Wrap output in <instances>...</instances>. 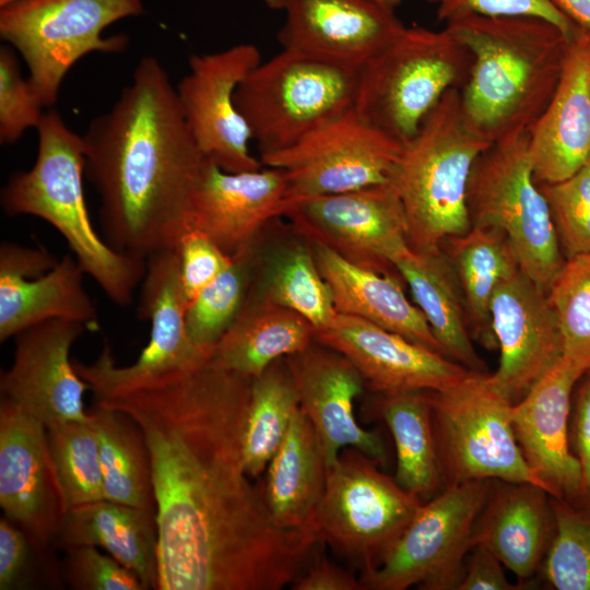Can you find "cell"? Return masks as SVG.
<instances>
[{
    "mask_svg": "<svg viewBox=\"0 0 590 590\" xmlns=\"http://www.w3.org/2000/svg\"><path fill=\"white\" fill-rule=\"evenodd\" d=\"M252 378L211 361L95 398L128 415L150 456L156 590H280L311 559L310 524L272 521L244 462Z\"/></svg>",
    "mask_w": 590,
    "mask_h": 590,
    "instance_id": "1",
    "label": "cell"
},
{
    "mask_svg": "<svg viewBox=\"0 0 590 590\" xmlns=\"http://www.w3.org/2000/svg\"><path fill=\"white\" fill-rule=\"evenodd\" d=\"M82 139L106 243L145 259L176 249L188 232L189 202L205 157L155 57L141 58L130 84Z\"/></svg>",
    "mask_w": 590,
    "mask_h": 590,
    "instance_id": "2",
    "label": "cell"
},
{
    "mask_svg": "<svg viewBox=\"0 0 590 590\" xmlns=\"http://www.w3.org/2000/svg\"><path fill=\"white\" fill-rule=\"evenodd\" d=\"M445 24L472 56L460 90L468 125L492 144L529 133L555 92L571 37L535 16L464 15Z\"/></svg>",
    "mask_w": 590,
    "mask_h": 590,
    "instance_id": "3",
    "label": "cell"
},
{
    "mask_svg": "<svg viewBox=\"0 0 590 590\" xmlns=\"http://www.w3.org/2000/svg\"><path fill=\"white\" fill-rule=\"evenodd\" d=\"M36 131V160L28 170L12 174L1 189L3 212L46 221L105 295L118 306L130 305L148 259L114 249L95 229L84 193L82 135L55 110L44 114Z\"/></svg>",
    "mask_w": 590,
    "mask_h": 590,
    "instance_id": "4",
    "label": "cell"
},
{
    "mask_svg": "<svg viewBox=\"0 0 590 590\" xmlns=\"http://www.w3.org/2000/svg\"><path fill=\"white\" fill-rule=\"evenodd\" d=\"M491 145L468 125L459 88L445 93L404 145L391 182L414 252H439L447 237L471 229L468 184L475 161Z\"/></svg>",
    "mask_w": 590,
    "mask_h": 590,
    "instance_id": "5",
    "label": "cell"
},
{
    "mask_svg": "<svg viewBox=\"0 0 590 590\" xmlns=\"http://www.w3.org/2000/svg\"><path fill=\"white\" fill-rule=\"evenodd\" d=\"M472 56L447 27L403 30L357 72L353 108L402 144L451 88L468 81Z\"/></svg>",
    "mask_w": 590,
    "mask_h": 590,
    "instance_id": "6",
    "label": "cell"
},
{
    "mask_svg": "<svg viewBox=\"0 0 590 590\" xmlns=\"http://www.w3.org/2000/svg\"><path fill=\"white\" fill-rule=\"evenodd\" d=\"M357 72L284 48L261 60L235 95L259 158L294 145L352 109Z\"/></svg>",
    "mask_w": 590,
    "mask_h": 590,
    "instance_id": "7",
    "label": "cell"
},
{
    "mask_svg": "<svg viewBox=\"0 0 590 590\" xmlns=\"http://www.w3.org/2000/svg\"><path fill=\"white\" fill-rule=\"evenodd\" d=\"M143 11L142 0H22L0 8V36L23 58L30 83L51 107L80 59L127 48L126 35L107 37L105 28Z\"/></svg>",
    "mask_w": 590,
    "mask_h": 590,
    "instance_id": "8",
    "label": "cell"
},
{
    "mask_svg": "<svg viewBox=\"0 0 590 590\" xmlns=\"http://www.w3.org/2000/svg\"><path fill=\"white\" fill-rule=\"evenodd\" d=\"M432 421L442 488L475 480L532 483L548 492L517 442L512 403L487 373L471 371L430 391Z\"/></svg>",
    "mask_w": 590,
    "mask_h": 590,
    "instance_id": "9",
    "label": "cell"
},
{
    "mask_svg": "<svg viewBox=\"0 0 590 590\" xmlns=\"http://www.w3.org/2000/svg\"><path fill=\"white\" fill-rule=\"evenodd\" d=\"M356 448H344L328 469L323 495L310 524L319 542L356 565L361 574L379 566L421 506Z\"/></svg>",
    "mask_w": 590,
    "mask_h": 590,
    "instance_id": "10",
    "label": "cell"
},
{
    "mask_svg": "<svg viewBox=\"0 0 590 590\" xmlns=\"http://www.w3.org/2000/svg\"><path fill=\"white\" fill-rule=\"evenodd\" d=\"M467 200L472 226L502 231L520 270L547 292L565 257L547 202L533 176L529 133L498 141L477 157Z\"/></svg>",
    "mask_w": 590,
    "mask_h": 590,
    "instance_id": "11",
    "label": "cell"
},
{
    "mask_svg": "<svg viewBox=\"0 0 590 590\" xmlns=\"http://www.w3.org/2000/svg\"><path fill=\"white\" fill-rule=\"evenodd\" d=\"M491 481L444 487L423 504L379 566L359 575L364 589L458 590Z\"/></svg>",
    "mask_w": 590,
    "mask_h": 590,
    "instance_id": "12",
    "label": "cell"
},
{
    "mask_svg": "<svg viewBox=\"0 0 590 590\" xmlns=\"http://www.w3.org/2000/svg\"><path fill=\"white\" fill-rule=\"evenodd\" d=\"M403 149L352 108L260 161L283 173L286 213L310 198L391 181Z\"/></svg>",
    "mask_w": 590,
    "mask_h": 590,
    "instance_id": "13",
    "label": "cell"
},
{
    "mask_svg": "<svg viewBox=\"0 0 590 590\" xmlns=\"http://www.w3.org/2000/svg\"><path fill=\"white\" fill-rule=\"evenodd\" d=\"M284 216L311 244L381 273L400 275L396 263L413 251L404 208L391 181L310 198Z\"/></svg>",
    "mask_w": 590,
    "mask_h": 590,
    "instance_id": "14",
    "label": "cell"
},
{
    "mask_svg": "<svg viewBox=\"0 0 590 590\" xmlns=\"http://www.w3.org/2000/svg\"><path fill=\"white\" fill-rule=\"evenodd\" d=\"M140 286L137 315L149 320L151 333L137 361L128 366H117L108 344L90 365L73 361L76 373L87 382L95 398L191 367L212 355L213 350L198 347L189 338L186 326L189 303L180 279L176 249L148 258Z\"/></svg>",
    "mask_w": 590,
    "mask_h": 590,
    "instance_id": "15",
    "label": "cell"
},
{
    "mask_svg": "<svg viewBox=\"0 0 590 590\" xmlns=\"http://www.w3.org/2000/svg\"><path fill=\"white\" fill-rule=\"evenodd\" d=\"M261 60L259 48L249 43L193 55L188 73L175 86L182 117L198 149L227 172L263 166L250 151L252 135L235 99L239 84Z\"/></svg>",
    "mask_w": 590,
    "mask_h": 590,
    "instance_id": "16",
    "label": "cell"
},
{
    "mask_svg": "<svg viewBox=\"0 0 590 590\" xmlns=\"http://www.w3.org/2000/svg\"><path fill=\"white\" fill-rule=\"evenodd\" d=\"M0 506L54 566L52 546L67 512L47 427L11 401L0 402Z\"/></svg>",
    "mask_w": 590,
    "mask_h": 590,
    "instance_id": "17",
    "label": "cell"
},
{
    "mask_svg": "<svg viewBox=\"0 0 590 590\" xmlns=\"http://www.w3.org/2000/svg\"><path fill=\"white\" fill-rule=\"evenodd\" d=\"M86 330L78 321L50 319L17 333L12 365L1 371V398L46 427L87 420L83 398L90 387L70 358L72 345Z\"/></svg>",
    "mask_w": 590,
    "mask_h": 590,
    "instance_id": "18",
    "label": "cell"
},
{
    "mask_svg": "<svg viewBox=\"0 0 590 590\" xmlns=\"http://www.w3.org/2000/svg\"><path fill=\"white\" fill-rule=\"evenodd\" d=\"M85 272L73 255L57 260L42 246L0 245V341L50 319L98 329L96 307L84 287Z\"/></svg>",
    "mask_w": 590,
    "mask_h": 590,
    "instance_id": "19",
    "label": "cell"
},
{
    "mask_svg": "<svg viewBox=\"0 0 590 590\" xmlns=\"http://www.w3.org/2000/svg\"><path fill=\"white\" fill-rule=\"evenodd\" d=\"M492 329L499 349L494 385L514 404L562 357V337L547 292L518 270L494 293Z\"/></svg>",
    "mask_w": 590,
    "mask_h": 590,
    "instance_id": "20",
    "label": "cell"
},
{
    "mask_svg": "<svg viewBox=\"0 0 590 590\" xmlns=\"http://www.w3.org/2000/svg\"><path fill=\"white\" fill-rule=\"evenodd\" d=\"M303 413L319 438L328 469L344 448H356L380 465L388 461L379 430L363 428L354 402L366 388L353 363L316 340L285 357Z\"/></svg>",
    "mask_w": 590,
    "mask_h": 590,
    "instance_id": "21",
    "label": "cell"
},
{
    "mask_svg": "<svg viewBox=\"0 0 590 590\" xmlns=\"http://www.w3.org/2000/svg\"><path fill=\"white\" fill-rule=\"evenodd\" d=\"M315 340L347 357L374 394L441 391L471 370L445 355L361 318L339 314Z\"/></svg>",
    "mask_w": 590,
    "mask_h": 590,
    "instance_id": "22",
    "label": "cell"
},
{
    "mask_svg": "<svg viewBox=\"0 0 590 590\" xmlns=\"http://www.w3.org/2000/svg\"><path fill=\"white\" fill-rule=\"evenodd\" d=\"M282 10V48L357 71L405 26L378 0H288Z\"/></svg>",
    "mask_w": 590,
    "mask_h": 590,
    "instance_id": "23",
    "label": "cell"
},
{
    "mask_svg": "<svg viewBox=\"0 0 590 590\" xmlns=\"http://www.w3.org/2000/svg\"><path fill=\"white\" fill-rule=\"evenodd\" d=\"M283 173L262 166L227 172L204 158L188 209V232H198L227 255L253 244L264 226L285 213Z\"/></svg>",
    "mask_w": 590,
    "mask_h": 590,
    "instance_id": "24",
    "label": "cell"
},
{
    "mask_svg": "<svg viewBox=\"0 0 590 590\" xmlns=\"http://www.w3.org/2000/svg\"><path fill=\"white\" fill-rule=\"evenodd\" d=\"M562 357L511 408L517 442L530 469L552 497L574 499L583 495L578 458L568 444L571 391L585 374Z\"/></svg>",
    "mask_w": 590,
    "mask_h": 590,
    "instance_id": "25",
    "label": "cell"
},
{
    "mask_svg": "<svg viewBox=\"0 0 590 590\" xmlns=\"http://www.w3.org/2000/svg\"><path fill=\"white\" fill-rule=\"evenodd\" d=\"M535 182L565 180L590 161V31L578 26L555 92L529 132Z\"/></svg>",
    "mask_w": 590,
    "mask_h": 590,
    "instance_id": "26",
    "label": "cell"
},
{
    "mask_svg": "<svg viewBox=\"0 0 590 590\" xmlns=\"http://www.w3.org/2000/svg\"><path fill=\"white\" fill-rule=\"evenodd\" d=\"M554 528L547 491L532 483L492 480L472 542L492 551L518 582L528 585L541 569Z\"/></svg>",
    "mask_w": 590,
    "mask_h": 590,
    "instance_id": "27",
    "label": "cell"
},
{
    "mask_svg": "<svg viewBox=\"0 0 590 590\" xmlns=\"http://www.w3.org/2000/svg\"><path fill=\"white\" fill-rule=\"evenodd\" d=\"M311 245L339 314L364 319L444 355L424 315L408 299L400 275L357 266L330 248Z\"/></svg>",
    "mask_w": 590,
    "mask_h": 590,
    "instance_id": "28",
    "label": "cell"
},
{
    "mask_svg": "<svg viewBox=\"0 0 590 590\" xmlns=\"http://www.w3.org/2000/svg\"><path fill=\"white\" fill-rule=\"evenodd\" d=\"M157 540L156 512L101 499L67 510L56 546H101L149 590L157 587Z\"/></svg>",
    "mask_w": 590,
    "mask_h": 590,
    "instance_id": "29",
    "label": "cell"
},
{
    "mask_svg": "<svg viewBox=\"0 0 590 590\" xmlns=\"http://www.w3.org/2000/svg\"><path fill=\"white\" fill-rule=\"evenodd\" d=\"M264 473L263 498L275 526L307 527L323 495L328 467L317 433L300 409Z\"/></svg>",
    "mask_w": 590,
    "mask_h": 590,
    "instance_id": "30",
    "label": "cell"
},
{
    "mask_svg": "<svg viewBox=\"0 0 590 590\" xmlns=\"http://www.w3.org/2000/svg\"><path fill=\"white\" fill-rule=\"evenodd\" d=\"M315 334V327L299 314L248 293L237 318L214 345L211 361L256 378L276 359L305 350Z\"/></svg>",
    "mask_w": 590,
    "mask_h": 590,
    "instance_id": "31",
    "label": "cell"
},
{
    "mask_svg": "<svg viewBox=\"0 0 590 590\" xmlns=\"http://www.w3.org/2000/svg\"><path fill=\"white\" fill-rule=\"evenodd\" d=\"M440 250L459 284L472 339L488 350L497 347L491 303L500 283L520 270L509 239L495 227L473 225L447 237Z\"/></svg>",
    "mask_w": 590,
    "mask_h": 590,
    "instance_id": "32",
    "label": "cell"
},
{
    "mask_svg": "<svg viewBox=\"0 0 590 590\" xmlns=\"http://www.w3.org/2000/svg\"><path fill=\"white\" fill-rule=\"evenodd\" d=\"M444 355L474 373H487L476 353L456 275L441 252L412 251L396 263Z\"/></svg>",
    "mask_w": 590,
    "mask_h": 590,
    "instance_id": "33",
    "label": "cell"
},
{
    "mask_svg": "<svg viewBox=\"0 0 590 590\" xmlns=\"http://www.w3.org/2000/svg\"><path fill=\"white\" fill-rule=\"evenodd\" d=\"M368 413L388 426L396 447L394 479L420 498L442 487L434 428L430 391L375 394Z\"/></svg>",
    "mask_w": 590,
    "mask_h": 590,
    "instance_id": "34",
    "label": "cell"
},
{
    "mask_svg": "<svg viewBox=\"0 0 590 590\" xmlns=\"http://www.w3.org/2000/svg\"><path fill=\"white\" fill-rule=\"evenodd\" d=\"M104 497L156 512L149 450L137 424L122 412L96 405Z\"/></svg>",
    "mask_w": 590,
    "mask_h": 590,
    "instance_id": "35",
    "label": "cell"
},
{
    "mask_svg": "<svg viewBox=\"0 0 590 590\" xmlns=\"http://www.w3.org/2000/svg\"><path fill=\"white\" fill-rule=\"evenodd\" d=\"M299 409L285 357L252 378L244 432V462L251 479L264 473Z\"/></svg>",
    "mask_w": 590,
    "mask_h": 590,
    "instance_id": "36",
    "label": "cell"
},
{
    "mask_svg": "<svg viewBox=\"0 0 590 590\" xmlns=\"http://www.w3.org/2000/svg\"><path fill=\"white\" fill-rule=\"evenodd\" d=\"M249 294L299 314L316 331L330 326L339 315L312 251L300 245L282 252L268 276L259 285L251 284Z\"/></svg>",
    "mask_w": 590,
    "mask_h": 590,
    "instance_id": "37",
    "label": "cell"
},
{
    "mask_svg": "<svg viewBox=\"0 0 590 590\" xmlns=\"http://www.w3.org/2000/svg\"><path fill=\"white\" fill-rule=\"evenodd\" d=\"M256 243L232 256V262L188 305L186 326L198 347L213 350L240 312L252 284Z\"/></svg>",
    "mask_w": 590,
    "mask_h": 590,
    "instance_id": "38",
    "label": "cell"
},
{
    "mask_svg": "<svg viewBox=\"0 0 590 590\" xmlns=\"http://www.w3.org/2000/svg\"><path fill=\"white\" fill-rule=\"evenodd\" d=\"M47 437L67 510L105 499L98 438L92 413L84 421L47 427Z\"/></svg>",
    "mask_w": 590,
    "mask_h": 590,
    "instance_id": "39",
    "label": "cell"
},
{
    "mask_svg": "<svg viewBox=\"0 0 590 590\" xmlns=\"http://www.w3.org/2000/svg\"><path fill=\"white\" fill-rule=\"evenodd\" d=\"M547 296L557 318L563 357L590 370V253L565 259Z\"/></svg>",
    "mask_w": 590,
    "mask_h": 590,
    "instance_id": "40",
    "label": "cell"
},
{
    "mask_svg": "<svg viewBox=\"0 0 590 590\" xmlns=\"http://www.w3.org/2000/svg\"><path fill=\"white\" fill-rule=\"evenodd\" d=\"M551 504L554 534L539 573L557 590H590V511L552 496Z\"/></svg>",
    "mask_w": 590,
    "mask_h": 590,
    "instance_id": "41",
    "label": "cell"
},
{
    "mask_svg": "<svg viewBox=\"0 0 590 590\" xmlns=\"http://www.w3.org/2000/svg\"><path fill=\"white\" fill-rule=\"evenodd\" d=\"M539 187L565 259L590 253V161L571 177Z\"/></svg>",
    "mask_w": 590,
    "mask_h": 590,
    "instance_id": "42",
    "label": "cell"
},
{
    "mask_svg": "<svg viewBox=\"0 0 590 590\" xmlns=\"http://www.w3.org/2000/svg\"><path fill=\"white\" fill-rule=\"evenodd\" d=\"M16 51L9 45L0 48V143H15L27 129L40 122L45 105L27 76L21 74Z\"/></svg>",
    "mask_w": 590,
    "mask_h": 590,
    "instance_id": "43",
    "label": "cell"
},
{
    "mask_svg": "<svg viewBox=\"0 0 590 590\" xmlns=\"http://www.w3.org/2000/svg\"><path fill=\"white\" fill-rule=\"evenodd\" d=\"M66 581L76 590H146L141 579L113 556L93 545L64 548Z\"/></svg>",
    "mask_w": 590,
    "mask_h": 590,
    "instance_id": "44",
    "label": "cell"
},
{
    "mask_svg": "<svg viewBox=\"0 0 590 590\" xmlns=\"http://www.w3.org/2000/svg\"><path fill=\"white\" fill-rule=\"evenodd\" d=\"M435 7L438 21L447 23L464 15L535 16L547 20L573 37L576 24L554 0H427Z\"/></svg>",
    "mask_w": 590,
    "mask_h": 590,
    "instance_id": "45",
    "label": "cell"
},
{
    "mask_svg": "<svg viewBox=\"0 0 590 590\" xmlns=\"http://www.w3.org/2000/svg\"><path fill=\"white\" fill-rule=\"evenodd\" d=\"M176 251L180 279L188 303L232 262V256L223 251L206 236L193 231L187 232L181 237Z\"/></svg>",
    "mask_w": 590,
    "mask_h": 590,
    "instance_id": "46",
    "label": "cell"
},
{
    "mask_svg": "<svg viewBox=\"0 0 590 590\" xmlns=\"http://www.w3.org/2000/svg\"><path fill=\"white\" fill-rule=\"evenodd\" d=\"M35 558L44 559L17 526L5 516L1 517L0 590L30 589Z\"/></svg>",
    "mask_w": 590,
    "mask_h": 590,
    "instance_id": "47",
    "label": "cell"
},
{
    "mask_svg": "<svg viewBox=\"0 0 590 590\" xmlns=\"http://www.w3.org/2000/svg\"><path fill=\"white\" fill-rule=\"evenodd\" d=\"M503 563L483 545H473L458 590H518L524 583H512L505 575Z\"/></svg>",
    "mask_w": 590,
    "mask_h": 590,
    "instance_id": "48",
    "label": "cell"
},
{
    "mask_svg": "<svg viewBox=\"0 0 590 590\" xmlns=\"http://www.w3.org/2000/svg\"><path fill=\"white\" fill-rule=\"evenodd\" d=\"M292 582L293 590H365L359 577L326 557L309 564Z\"/></svg>",
    "mask_w": 590,
    "mask_h": 590,
    "instance_id": "49",
    "label": "cell"
},
{
    "mask_svg": "<svg viewBox=\"0 0 590 590\" xmlns=\"http://www.w3.org/2000/svg\"><path fill=\"white\" fill-rule=\"evenodd\" d=\"M574 439L582 471L583 496L590 499V375L578 392Z\"/></svg>",
    "mask_w": 590,
    "mask_h": 590,
    "instance_id": "50",
    "label": "cell"
},
{
    "mask_svg": "<svg viewBox=\"0 0 590 590\" xmlns=\"http://www.w3.org/2000/svg\"><path fill=\"white\" fill-rule=\"evenodd\" d=\"M576 24L590 31V0H554Z\"/></svg>",
    "mask_w": 590,
    "mask_h": 590,
    "instance_id": "51",
    "label": "cell"
},
{
    "mask_svg": "<svg viewBox=\"0 0 590 590\" xmlns=\"http://www.w3.org/2000/svg\"><path fill=\"white\" fill-rule=\"evenodd\" d=\"M287 1L288 0H263L267 7L271 9H275V10L276 9L282 10ZM378 1L393 8L398 7L401 3V0H378Z\"/></svg>",
    "mask_w": 590,
    "mask_h": 590,
    "instance_id": "52",
    "label": "cell"
},
{
    "mask_svg": "<svg viewBox=\"0 0 590 590\" xmlns=\"http://www.w3.org/2000/svg\"><path fill=\"white\" fill-rule=\"evenodd\" d=\"M19 1H22V0H0V8L10 5V4L19 2Z\"/></svg>",
    "mask_w": 590,
    "mask_h": 590,
    "instance_id": "53",
    "label": "cell"
}]
</instances>
